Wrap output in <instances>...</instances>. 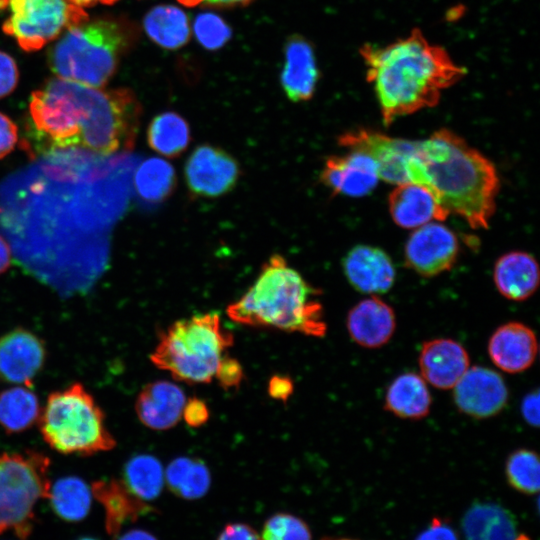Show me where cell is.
Masks as SVG:
<instances>
[{
  "mask_svg": "<svg viewBox=\"0 0 540 540\" xmlns=\"http://www.w3.org/2000/svg\"><path fill=\"white\" fill-rule=\"evenodd\" d=\"M52 151L3 183L0 226L17 259L62 296L84 293L103 272L115 218L108 156Z\"/></svg>",
  "mask_w": 540,
  "mask_h": 540,
  "instance_id": "6da1fadb",
  "label": "cell"
},
{
  "mask_svg": "<svg viewBox=\"0 0 540 540\" xmlns=\"http://www.w3.org/2000/svg\"><path fill=\"white\" fill-rule=\"evenodd\" d=\"M360 56L386 126L437 105L442 92L466 73L443 47L431 43L418 29L387 45L365 44Z\"/></svg>",
  "mask_w": 540,
  "mask_h": 540,
  "instance_id": "7a4b0ae2",
  "label": "cell"
},
{
  "mask_svg": "<svg viewBox=\"0 0 540 540\" xmlns=\"http://www.w3.org/2000/svg\"><path fill=\"white\" fill-rule=\"evenodd\" d=\"M409 182L428 188L450 213L473 229H486L496 209L499 177L494 164L448 129L414 141Z\"/></svg>",
  "mask_w": 540,
  "mask_h": 540,
  "instance_id": "3957f363",
  "label": "cell"
},
{
  "mask_svg": "<svg viewBox=\"0 0 540 540\" xmlns=\"http://www.w3.org/2000/svg\"><path fill=\"white\" fill-rule=\"evenodd\" d=\"M43 86L72 147L105 156L134 147L142 107L133 91L95 88L58 77Z\"/></svg>",
  "mask_w": 540,
  "mask_h": 540,
  "instance_id": "277c9868",
  "label": "cell"
},
{
  "mask_svg": "<svg viewBox=\"0 0 540 540\" xmlns=\"http://www.w3.org/2000/svg\"><path fill=\"white\" fill-rule=\"evenodd\" d=\"M319 291L281 255H272L255 282L227 308L235 322L322 337L327 331Z\"/></svg>",
  "mask_w": 540,
  "mask_h": 540,
  "instance_id": "5b68a950",
  "label": "cell"
},
{
  "mask_svg": "<svg viewBox=\"0 0 540 540\" xmlns=\"http://www.w3.org/2000/svg\"><path fill=\"white\" fill-rule=\"evenodd\" d=\"M136 34L134 25L123 18L87 19L64 32L51 47L49 66L58 78L103 88Z\"/></svg>",
  "mask_w": 540,
  "mask_h": 540,
  "instance_id": "8992f818",
  "label": "cell"
},
{
  "mask_svg": "<svg viewBox=\"0 0 540 540\" xmlns=\"http://www.w3.org/2000/svg\"><path fill=\"white\" fill-rule=\"evenodd\" d=\"M233 344L216 313L195 315L173 323L150 355L158 368L190 384L209 383L224 352Z\"/></svg>",
  "mask_w": 540,
  "mask_h": 540,
  "instance_id": "52a82bcc",
  "label": "cell"
},
{
  "mask_svg": "<svg viewBox=\"0 0 540 540\" xmlns=\"http://www.w3.org/2000/svg\"><path fill=\"white\" fill-rule=\"evenodd\" d=\"M38 420L44 441L62 454L87 456L116 445L102 409L80 383L52 392Z\"/></svg>",
  "mask_w": 540,
  "mask_h": 540,
  "instance_id": "ba28073f",
  "label": "cell"
},
{
  "mask_svg": "<svg viewBox=\"0 0 540 540\" xmlns=\"http://www.w3.org/2000/svg\"><path fill=\"white\" fill-rule=\"evenodd\" d=\"M49 464L33 450L0 453V534L13 531L22 540L30 535L35 505L49 496Z\"/></svg>",
  "mask_w": 540,
  "mask_h": 540,
  "instance_id": "9c48e42d",
  "label": "cell"
},
{
  "mask_svg": "<svg viewBox=\"0 0 540 540\" xmlns=\"http://www.w3.org/2000/svg\"><path fill=\"white\" fill-rule=\"evenodd\" d=\"M6 14L2 29L25 51H37L73 26L89 19L69 0H0Z\"/></svg>",
  "mask_w": 540,
  "mask_h": 540,
  "instance_id": "30bf717a",
  "label": "cell"
},
{
  "mask_svg": "<svg viewBox=\"0 0 540 540\" xmlns=\"http://www.w3.org/2000/svg\"><path fill=\"white\" fill-rule=\"evenodd\" d=\"M240 175L237 160L222 148L209 144L197 146L184 168L190 194L200 198H217L230 192Z\"/></svg>",
  "mask_w": 540,
  "mask_h": 540,
  "instance_id": "8fae6325",
  "label": "cell"
},
{
  "mask_svg": "<svg viewBox=\"0 0 540 540\" xmlns=\"http://www.w3.org/2000/svg\"><path fill=\"white\" fill-rule=\"evenodd\" d=\"M459 252L454 232L443 224L429 222L415 229L405 244V262L416 273L432 277L450 270Z\"/></svg>",
  "mask_w": 540,
  "mask_h": 540,
  "instance_id": "7c38bea8",
  "label": "cell"
},
{
  "mask_svg": "<svg viewBox=\"0 0 540 540\" xmlns=\"http://www.w3.org/2000/svg\"><path fill=\"white\" fill-rule=\"evenodd\" d=\"M453 389L457 408L477 419L497 415L508 401V389L503 378L486 367L468 368Z\"/></svg>",
  "mask_w": 540,
  "mask_h": 540,
  "instance_id": "4fadbf2b",
  "label": "cell"
},
{
  "mask_svg": "<svg viewBox=\"0 0 540 540\" xmlns=\"http://www.w3.org/2000/svg\"><path fill=\"white\" fill-rule=\"evenodd\" d=\"M43 341L34 333L14 329L0 337V377L14 384H30L45 362Z\"/></svg>",
  "mask_w": 540,
  "mask_h": 540,
  "instance_id": "5bb4252c",
  "label": "cell"
},
{
  "mask_svg": "<svg viewBox=\"0 0 540 540\" xmlns=\"http://www.w3.org/2000/svg\"><path fill=\"white\" fill-rule=\"evenodd\" d=\"M321 182L334 194L362 197L371 193L380 180L374 160L361 152L330 156L320 173Z\"/></svg>",
  "mask_w": 540,
  "mask_h": 540,
  "instance_id": "9a60e30c",
  "label": "cell"
},
{
  "mask_svg": "<svg viewBox=\"0 0 540 540\" xmlns=\"http://www.w3.org/2000/svg\"><path fill=\"white\" fill-rule=\"evenodd\" d=\"M343 270L354 289L369 295L388 292L396 274L388 254L369 245L353 247L343 259Z\"/></svg>",
  "mask_w": 540,
  "mask_h": 540,
  "instance_id": "2e32d148",
  "label": "cell"
},
{
  "mask_svg": "<svg viewBox=\"0 0 540 540\" xmlns=\"http://www.w3.org/2000/svg\"><path fill=\"white\" fill-rule=\"evenodd\" d=\"M284 55L280 82L285 95L293 102L310 100L319 80L312 44L303 36L293 34L285 42Z\"/></svg>",
  "mask_w": 540,
  "mask_h": 540,
  "instance_id": "e0dca14e",
  "label": "cell"
},
{
  "mask_svg": "<svg viewBox=\"0 0 540 540\" xmlns=\"http://www.w3.org/2000/svg\"><path fill=\"white\" fill-rule=\"evenodd\" d=\"M466 349L457 341L437 338L423 343L419 354L422 377L439 389H451L469 368Z\"/></svg>",
  "mask_w": 540,
  "mask_h": 540,
  "instance_id": "ac0fdd59",
  "label": "cell"
},
{
  "mask_svg": "<svg viewBox=\"0 0 540 540\" xmlns=\"http://www.w3.org/2000/svg\"><path fill=\"white\" fill-rule=\"evenodd\" d=\"M538 343L534 331L520 322L499 326L488 341L492 362L507 373L527 370L535 361Z\"/></svg>",
  "mask_w": 540,
  "mask_h": 540,
  "instance_id": "d6986e66",
  "label": "cell"
},
{
  "mask_svg": "<svg viewBox=\"0 0 540 540\" xmlns=\"http://www.w3.org/2000/svg\"><path fill=\"white\" fill-rule=\"evenodd\" d=\"M388 205L393 221L406 229L444 221L449 216V212L428 188L411 182L397 185L389 195Z\"/></svg>",
  "mask_w": 540,
  "mask_h": 540,
  "instance_id": "ffe728a7",
  "label": "cell"
},
{
  "mask_svg": "<svg viewBox=\"0 0 540 540\" xmlns=\"http://www.w3.org/2000/svg\"><path fill=\"white\" fill-rule=\"evenodd\" d=\"M346 325L350 337L358 345L379 348L393 336L396 318L391 306L374 295L349 310Z\"/></svg>",
  "mask_w": 540,
  "mask_h": 540,
  "instance_id": "44dd1931",
  "label": "cell"
},
{
  "mask_svg": "<svg viewBox=\"0 0 540 540\" xmlns=\"http://www.w3.org/2000/svg\"><path fill=\"white\" fill-rule=\"evenodd\" d=\"M185 403V394L178 385L160 380L143 387L137 397L135 410L145 426L153 430H166L178 423Z\"/></svg>",
  "mask_w": 540,
  "mask_h": 540,
  "instance_id": "7402d4cb",
  "label": "cell"
},
{
  "mask_svg": "<svg viewBox=\"0 0 540 540\" xmlns=\"http://www.w3.org/2000/svg\"><path fill=\"white\" fill-rule=\"evenodd\" d=\"M493 279L502 296L513 301H523L532 296L538 288L539 266L531 254L512 251L498 258Z\"/></svg>",
  "mask_w": 540,
  "mask_h": 540,
  "instance_id": "603a6c76",
  "label": "cell"
},
{
  "mask_svg": "<svg viewBox=\"0 0 540 540\" xmlns=\"http://www.w3.org/2000/svg\"><path fill=\"white\" fill-rule=\"evenodd\" d=\"M465 540H515L517 522L508 509L494 502H475L461 520Z\"/></svg>",
  "mask_w": 540,
  "mask_h": 540,
  "instance_id": "cb8c5ba5",
  "label": "cell"
},
{
  "mask_svg": "<svg viewBox=\"0 0 540 540\" xmlns=\"http://www.w3.org/2000/svg\"><path fill=\"white\" fill-rule=\"evenodd\" d=\"M91 492L104 508L105 527L111 536H118L125 523L151 510L128 490L123 481L117 479L94 481Z\"/></svg>",
  "mask_w": 540,
  "mask_h": 540,
  "instance_id": "d4e9b609",
  "label": "cell"
},
{
  "mask_svg": "<svg viewBox=\"0 0 540 540\" xmlns=\"http://www.w3.org/2000/svg\"><path fill=\"white\" fill-rule=\"evenodd\" d=\"M431 403V394L423 377L406 372L390 383L384 408L400 418L421 419L429 413Z\"/></svg>",
  "mask_w": 540,
  "mask_h": 540,
  "instance_id": "484cf974",
  "label": "cell"
},
{
  "mask_svg": "<svg viewBox=\"0 0 540 540\" xmlns=\"http://www.w3.org/2000/svg\"><path fill=\"white\" fill-rule=\"evenodd\" d=\"M143 27L148 37L165 49H178L190 39L187 14L173 5H158L144 17Z\"/></svg>",
  "mask_w": 540,
  "mask_h": 540,
  "instance_id": "4316f807",
  "label": "cell"
},
{
  "mask_svg": "<svg viewBox=\"0 0 540 540\" xmlns=\"http://www.w3.org/2000/svg\"><path fill=\"white\" fill-rule=\"evenodd\" d=\"M164 480L175 496L185 500L203 497L211 485L208 467L191 457H178L171 461L164 472Z\"/></svg>",
  "mask_w": 540,
  "mask_h": 540,
  "instance_id": "83f0119b",
  "label": "cell"
},
{
  "mask_svg": "<svg viewBox=\"0 0 540 540\" xmlns=\"http://www.w3.org/2000/svg\"><path fill=\"white\" fill-rule=\"evenodd\" d=\"M191 140L187 121L173 111L162 112L150 122L147 142L162 156L176 158L186 151Z\"/></svg>",
  "mask_w": 540,
  "mask_h": 540,
  "instance_id": "f1b7e54d",
  "label": "cell"
},
{
  "mask_svg": "<svg viewBox=\"0 0 540 540\" xmlns=\"http://www.w3.org/2000/svg\"><path fill=\"white\" fill-rule=\"evenodd\" d=\"M48 499L58 517L68 522H78L90 511L92 492L81 478L66 476L51 485Z\"/></svg>",
  "mask_w": 540,
  "mask_h": 540,
  "instance_id": "f546056e",
  "label": "cell"
},
{
  "mask_svg": "<svg viewBox=\"0 0 540 540\" xmlns=\"http://www.w3.org/2000/svg\"><path fill=\"white\" fill-rule=\"evenodd\" d=\"M39 400L26 387L15 386L0 393V426L7 433L30 428L40 416Z\"/></svg>",
  "mask_w": 540,
  "mask_h": 540,
  "instance_id": "4dcf8cb0",
  "label": "cell"
},
{
  "mask_svg": "<svg viewBox=\"0 0 540 540\" xmlns=\"http://www.w3.org/2000/svg\"><path fill=\"white\" fill-rule=\"evenodd\" d=\"M133 184L142 200L159 203L174 191L176 174L169 162L152 157L144 160L135 170Z\"/></svg>",
  "mask_w": 540,
  "mask_h": 540,
  "instance_id": "1f68e13d",
  "label": "cell"
},
{
  "mask_svg": "<svg viewBox=\"0 0 540 540\" xmlns=\"http://www.w3.org/2000/svg\"><path fill=\"white\" fill-rule=\"evenodd\" d=\"M123 483L142 501L156 499L164 486V469L152 455L140 454L130 458L123 472Z\"/></svg>",
  "mask_w": 540,
  "mask_h": 540,
  "instance_id": "d6a6232c",
  "label": "cell"
},
{
  "mask_svg": "<svg viewBox=\"0 0 540 540\" xmlns=\"http://www.w3.org/2000/svg\"><path fill=\"white\" fill-rule=\"evenodd\" d=\"M505 474L508 484L516 491L533 495L539 491L540 463L533 450L518 449L507 458Z\"/></svg>",
  "mask_w": 540,
  "mask_h": 540,
  "instance_id": "836d02e7",
  "label": "cell"
},
{
  "mask_svg": "<svg viewBox=\"0 0 540 540\" xmlns=\"http://www.w3.org/2000/svg\"><path fill=\"white\" fill-rule=\"evenodd\" d=\"M262 540H312L308 524L298 516L280 512L271 515L264 523Z\"/></svg>",
  "mask_w": 540,
  "mask_h": 540,
  "instance_id": "e575fe53",
  "label": "cell"
},
{
  "mask_svg": "<svg viewBox=\"0 0 540 540\" xmlns=\"http://www.w3.org/2000/svg\"><path fill=\"white\" fill-rule=\"evenodd\" d=\"M194 32L199 43L210 50L221 48L231 36L227 23L218 15L208 12L197 16Z\"/></svg>",
  "mask_w": 540,
  "mask_h": 540,
  "instance_id": "d590c367",
  "label": "cell"
},
{
  "mask_svg": "<svg viewBox=\"0 0 540 540\" xmlns=\"http://www.w3.org/2000/svg\"><path fill=\"white\" fill-rule=\"evenodd\" d=\"M244 372L240 363L229 356L224 355L215 372V376L224 389L238 387L243 380Z\"/></svg>",
  "mask_w": 540,
  "mask_h": 540,
  "instance_id": "8d00e7d4",
  "label": "cell"
},
{
  "mask_svg": "<svg viewBox=\"0 0 540 540\" xmlns=\"http://www.w3.org/2000/svg\"><path fill=\"white\" fill-rule=\"evenodd\" d=\"M19 72L14 59L0 51V98L8 96L16 88Z\"/></svg>",
  "mask_w": 540,
  "mask_h": 540,
  "instance_id": "74e56055",
  "label": "cell"
},
{
  "mask_svg": "<svg viewBox=\"0 0 540 540\" xmlns=\"http://www.w3.org/2000/svg\"><path fill=\"white\" fill-rule=\"evenodd\" d=\"M415 540H459V538L457 532L447 520L434 517Z\"/></svg>",
  "mask_w": 540,
  "mask_h": 540,
  "instance_id": "f35d334b",
  "label": "cell"
},
{
  "mask_svg": "<svg viewBox=\"0 0 540 540\" xmlns=\"http://www.w3.org/2000/svg\"><path fill=\"white\" fill-rule=\"evenodd\" d=\"M182 417L189 426L200 427L209 419V410L203 400L190 398L184 405Z\"/></svg>",
  "mask_w": 540,
  "mask_h": 540,
  "instance_id": "ab89813d",
  "label": "cell"
},
{
  "mask_svg": "<svg viewBox=\"0 0 540 540\" xmlns=\"http://www.w3.org/2000/svg\"><path fill=\"white\" fill-rule=\"evenodd\" d=\"M18 140V127L5 114L0 112V159L9 154Z\"/></svg>",
  "mask_w": 540,
  "mask_h": 540,
  "instance_id": "60d3db41",
  "label": "cell"
},
{
  "mask_svg": "<svg viewBox=\"0 0 540 540\" xmlns=\"http://www.w3.org/2000/svg\"><path fill=\"white\" fill-rule=\"evenodd\" d=\"M217 540H262L259 533L249 524L233 522L226 524Z\"/></svg>",
  "mask_w": 540,
  "mask_h": 540,
  "instance_id": "b9f144b4",
  "label": "cell"
},
{
  "mask_svg": "<svg viewBox=\"0 0 540 540\" xmlns=\"http://www.w3.org/2000/svg\"><path fill=\"white\" fill-rule=\"evenodd\" d=\"M293 388V382L290 377L275 375L269 380L268 393L276 400L286 401L291 396Z\"/></svg>",
  "mask_w": 540,
  "mask_h": 540,
  "instance_id": "7bdbcfd3",
  "label": "cell"
},
{
  "mask_svg": "<svg viewBox=\"0 0 540 540\" xmlns=\"http://www.w3.org/2000/svg\"><path fill=\"white\" fill-rule=\"evenodd\" d=\"M521 413L525 421L533 426L539 425V392L528 393L521 402Z\"/></svg>",
  "mask_w": 540,
  "mask_h": 540,
  "instance_id": "ee69618b",
  "label": "cell"
},
{
  "mask_svg": "<svg viewBox=\"0 0 540 540\" xmlns=\"http://www.w3.org/2000/svg\"><path fill=\"white\" fill-rule=\"evenodd\" d=\"M254 0H178L184 6L194 7L197 5H208L215 7H236V6H246L253 2Z\"/></svg>",
  "mask_w": 540,
  "mask_h": 540,
  "instance_id": "f6af8a7d",
  "label": "cell"
},
{
  "mask_svg": "<svg viewBox=\"0 0 540 540\" xmlns=\"http://www.w3.org/2000/svg\"><path fill=\"white\" fill-rule=\"evenodd\" d=\"M10 244L0 235V274L4 273L11 265Z\"/></svg>",
  "mask_w": 540,
  "mask_h": 540,
  "instance_id": "bcb514c9",
  "label": "cell"
},
{
  "mask_svg": "<svg viewBox=\"0 0 540 540\" xmlns=\"http://www.w3.org/2000/svg\"><path fill=\"white\" fill-rule=\"evenodd\" d=\"M116 540H158L152 533L144 529H131L126 531L121 536H117Z\"/></svg>",
  "mask_w": 540,
  "mask_h": 540,
  "instance_id": "7dc6e473",
  "label": "cell"
},
{
  "mask_svg": "<svg viewBox=\"0 0 540 540\" xmlns=\"http://www.w3.org/2000/svg\"><path fill=\"white\" fill-rule=\"evenodd\" d=\"M69 1H71L72 3H74L75 5L79 7L84 8V7L94 6L98 3L104 4V5H111V4H114L118 0H69Z\"/></svg>",
  "mask_w": 540,
  "mask_h": 540,
  "instance_id": "c3c4849f",
  "label": "cell"
},
{
  "mask_svg": "<svg viewBox=\"0 0 540 540\" xmlns=\"http://www.w3.org/2000/svg\"><path fill=\"white\" fill-rule=\"evenodd\" d=\"M515 540H531L530 537L524 533L517 534Z\"/></svg>",
  "mask_w": 540,
  "mask_h": 540,
  "instance_id": "681fc988",
  "label": "cell"
},
{
  "mask_svg": "<svg viewBox=\"0 0 540 540\" xmlns=\"http://www.w3.org/2000/svg\"><path fill=\"white\" fill-rule=\"evenodd\" d=\"M321 540H356V539L324 537Z\"/></svg>",
  "mask_w": 540,
  "mask_h": 540,
  "instance_id": "f907efd6",
  "label": "cell"
},
{
  "mask_svg": "<svg viewBox=\"0 0 540 540\" xmlns=\"http://www.w3.org/2000/svg\"><path fill=\"white\" fill-rule=\"evenodd\" d=\"M78 540H97V539L91 538V537H82V538H80Z\"/></svg>",
  "mask_w": 540,
  "mask_h": 540,
  "instance_id": "816d5d0a",
  "label": "cell"
}]
</instances>
